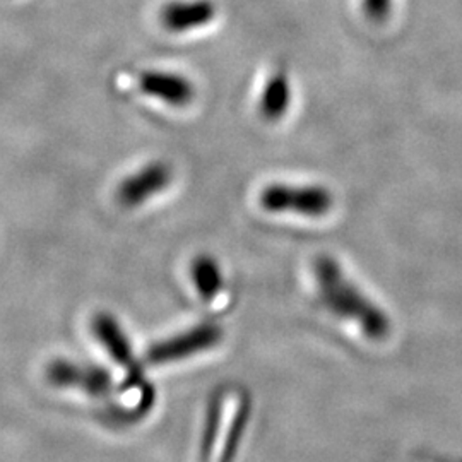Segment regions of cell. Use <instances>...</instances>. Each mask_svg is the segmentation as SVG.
Masks as SVG:
<instances>
[{
  "label": "cell",
  "instance_id": "obj_1",
  "mask_svg": "<svg viewBox=\"0 0 462 462\" xmlns=\"http://www.w3.org/2000/svg\"><path fill=\"white\" fill-rule=\"evenodd\" d=\"M315 278L320 298L330 312L358 324L370 339H383L389 334V319L346 280L334 259L319 257L315 261Z\"/></svg>",
  "mask_w": 462,
  "mask_h": 462
},
{
  "label": "cell",
  "instance_id": "obj_2",
  "mask_svg": "<svg viewBox=\"0 0 462 462\" xmlns=\"http://www.w3.org/2000/svg\"><path fill=\"white\" fill-rule=\"evenodd\" d=\"M334 200L326 187H291L274 183L261 194V206L271 213H297L310 217L328 215Z\"/></svg>",
  "mask_w": 462,
  "mask_h": 462
},
{
  "label": "cell",
  "instance_id": "obj_3",
  "mask_svg": "<svg viewBox=\"0 0 462 462\" xmlns=\"http://www.w3.org/2000/svg\"><path fill=\"white\" fill-rule=\"evenodd\" d=\"M223 337V330L216 324H200L194 329L182 332L175 337L165 339L148 351L149 364L165 365L189 358L216 346Z\"/></svg>",
  "mask_w": 462,
  "mask_h": 462
},
{
  "label": "cell",
  "instance_id": "obj_4",
  "mask_svg": "<svg viewBox=\"0 0 462 462\" xmlns=\"http://www.w3.org/2000/svg\"><path fill=\"white\" fill-rule=\"evenodd\" d=\"M171 168L163 162L149 163L122 182L118 189V200L127 208L139 206L154 194L163 192L171 182Z\"/></svg>",
  "mask_w": 462,
  "mask_h": 462
},
{
  "label": "cell",
  "instance_id": "obj_5",
  "mask_svg": "<svg viewBox=\"0 0 462 462\" xmlns=\"http://www.w3.org/2000/svg\"><path fill=\"white\" fill-rule=\"evenodd\" d=\"M139 88L143 93L162 99L171 106H185L196 97L192 81L177 72L146 70L139 76Z\"/></svg>",
  "mask_w": 462,
  "mask_h": 462
},
{
  "label": "cell",
  "instance_id": "obj_6",
  "mask_svg": "<svg viewBox=\"0 0 462 462\" xmlns=\"http://www.w3.org/2000/svg\"><path fill=\"white\" fill-rule=\"evenodd\" d=\"M49 377L53 383L64 387H78L91 396H103L108 393L112 379L110 374L98 366H84L70 362H55L50 366Z\"/></svg>",
  "mask_w": 462,
  "mask_h": 462
},
{
  "label": "cell",
  "instance_id": "obj_7",
  "mask_svg": "<svg viewBox=\"0 0 462 462\" xmlns=\"http://www.w3.org/2000/svg\"><path fill=\"white\" fill-rule=\"evenodd\" d=\"M216 16L211 0H173L162 11V21L168 32L182 33L209 24Z\"/></svg>",
  "mask_w": 462,
  "mask_h": 462
},
{
  "label": "cell",
  "instance_id": "obj_8",
  "mask_svg": "<svg viewBox=\"0 0 462 462\" xmlns=\"http://www.w3.org/2000/svg\"><path fill=\"white\" fill-rule=\"evenodd\" d=\"M95 332L98 336L99 341L106 346L108 353L116 358L118 364L127 368L129 377H133V382L141 380V368L135 362L133 355V347L129 345L125 334L118 328L116 320L110 315H98L95 319Z\"/></svg>",
  "mask_w": 462,
  "mask_h": 462
},
{
  "label": "cell",
  "instance_id": "obj_9",
  "mask_svg": "<svg viewBox=\"0 0 462 462\" xmlns=\"http://www.w3.org/2000/svg\"><path fill=\"white\" fill-rule=\"evenodd\" d=\"M291 99L290 83L284 74H274L264 86L261 97V114L267 120H280L286 114Z\"/></svg>",
  "mask_w": 462,
  "mask_h": 462
},
{
  "label": "cell",
  "instance_id": "obj_10",
  "mask_svg": "<svg viewBox=\"0 0 462 462\" xmlns=\"http://www.w3.org/2000/svg\"><path fill=\"white\" fill-rule=\"evenodd\" d=\"M192 278H194L199 293L206 300L215 297L223 282L216 261H213L211 257H206V255L199 257L192 265Z\"/></svg>",
  "mask_w": 462,
  "mask_h": 462
},
{
  "label": "cell",
  "instance_id": "obj_11",
  "mask_svg": "<svg viewBox=\"0 0 462 462\" xmlns=\"http://www.w3.org/2000/svg\"><path fill=\"white\" fill-rule=\"evenodd\" d=\"M393 0H364L365 13L375 21H383L391 13Z\"/></svg>",
  "mask_w": 462,
  "mask_h": 462
}]
</instances>
